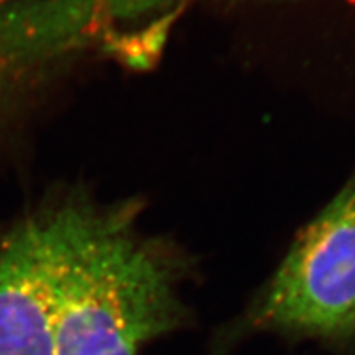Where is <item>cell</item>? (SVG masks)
I'll return each instance as SVG.
<instances>
[{
	"label": "cell",
	"mask_w": 355,
	"mask_h": 355,
	"mask_svg": "<svg viewBox=\"0 0 355 355\" xmlns=\"http://www.w3.org/2000/svg\"><path fill=\"white\" fill-rule=\"evenodd\" d=\"M132 206H89L60 282L53 355H139L188 324L183 260L137 227Z\"/></svg>",
	"instance_id": "6da1fadb"
},
{
	"label": "cell",
	"mask_w": 355,
	"mask_h": 355,
	"mask_svg": "<svg viewBox=\"0 0 355 355\" xmlns=\"http://www.w3.org/2000/svg\"><path fill=\"white\" fill-rule=\"evenodd\" d=\"M86 209L64 204L0 242V355H53L58 290Z\"/></svg>",
	"instance_id": "3957f363"
},
{
	"label": "cell",
	"mask_w": 355,
	"mask_h": 355,
	"mask_svg": "<svg viewBox=\"0 0 355 355\" xmlns=\"http://www.w3.org/2000/svg\"><path fill=\"white\" fill-rule=\"evenodd\" d=\"M257 332L355 350V170L245 313L217 331L211 354L225 355Z\"/></svg>",
	"instance_id": "7a4b0ae2"
}]
</instances>
